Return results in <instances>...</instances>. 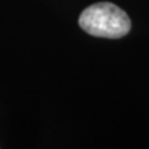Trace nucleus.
I'll return each mask as SVG.
<instances>
[{
    "label": "nucleus",
    "mask_w": 149,
    "mask_h": 149,
    "mask_svg": "<svg viewBox=\"0 0 149 149\" xmlns=\"http://www.w3.org/2000/svg\"><path fill=\"white\" fill-rule=\"evenodd\" d=\"M79 26L91 36L120 39L131 31V19L116 4L100 1L83 10L79 17Z\"/></svg>",
    "instance_id": "1"
}]
</instances>
